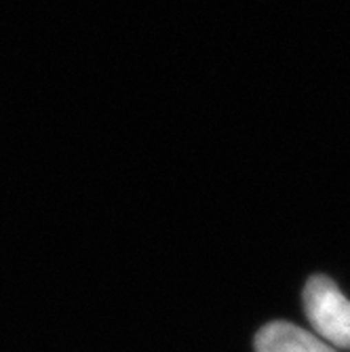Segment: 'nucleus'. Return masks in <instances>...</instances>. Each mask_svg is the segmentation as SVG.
Segmentation results:
<instances>
[{"label": "nucleus", "instance_id": "f257e3e1", "mask_svg": "<svg viewBox=\"0 0 350 352\" xmlns=\"http://www.w3.org/2000/svg\"><path fill=\"white\" fill-rule=\"evenodd\" d=\"M304 312L323 342L350 350V300L329 276L314 274L308 278L304 287Z\"/></svg>", "mask_w": 350, "mask_h": 352}, {"label": "nucleus", "instance_id": "f03ea898", "mask_svg": "<svg viewBox=\"0 0 350 352\" xmlns=\"http://www.w3.org/2000/svg\"><path fill=\"white\" fill-rule=\"evenodd\" d=\"M256 352H338L319 336L287 323L272 321L256 336Z\"/></svg>", "mask_w": 350, "mask_h": 352}]
</instances>
